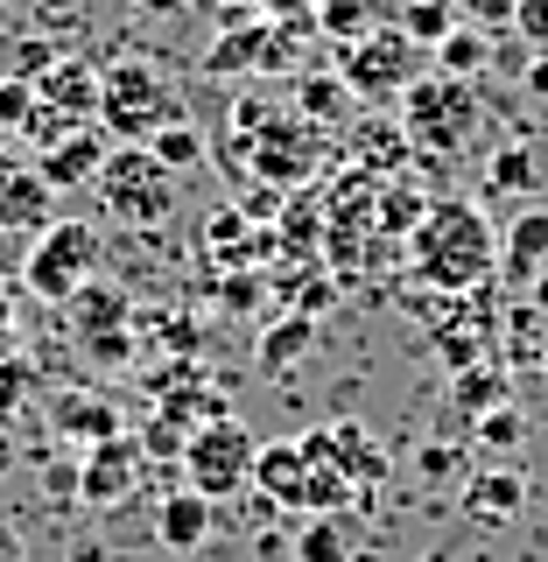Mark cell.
<instances>
[{
	"mask_svg": "<svg viewBox=\"0 0 548 562\" xmlns=\"http://www.w3.org/2000/svg\"><path fill=\"white\" fill-rule=\"evenodd\" d=\"M409 260L415 281H429L444 295H471L485 274H500V239H492V218L471 198H436L409 233Z\"/></svg>",
	"mask_w": 548,
	"mask_h": 562,
	"instance_id": "cell-1",
	"label": "cell"
},
{
	"mask_svg": "<svg viewBox=\"0 0 548 562\" xmlns=\"http://www.w3.org/2000/svg\"><path fill=\"white\" fill-rule=\"evenodd\" d=\"M169 120H176V99H169L163 70L148 57H120V64L99 70V127H105V140L120 134L127 148H148Z\"/></svg>",
	"mask_w": 548,
	"mask_h": 562,
	"instance_id": "cell-2",
	"label": "cell"
},
{
	"mask_svg": "<svg viewBox=\"0 0 548 562\" xmlns=\"http://www.w3.org/2000/svg\"><path fill=\"white\" fill-rule=\"evenodd\" d=\"M422 64H429V57H422V49H415V43H409V35H401L394 22H387V29L359 35V43L345 49L338 78L351 85V99H359V105H401V99H409L422 78H429Z\"/></svg>",
	"mask_w": 548,
	"mask_h": 562,
	"instance_id": "cell-3",
	"label": "cell"
},
{
	"mask_svg": "<svg viewBox=\"0 0 548 562\" xmlns=\"http://www.w3.org/2000/svg\"><path fill=\"white\" fill-rule=\"evenodd\" d=\"M233 134H246V162L281 190H295L316 169V127H303L295 113H268L260 99H239L233 105Z\"/></svg>",
	"mask_w": 548,
	"mask_h": 562,
	"instance_id": "cell-4",
	"label": "cell"
},
{
	"mask_svg": "<svg viewBox=\"0 0 548 562\" xmlns=\"http://www.w3.org/2000/svg\"><path fill=\"white\" fill-rule=\"evenodd\" d=\"M254 457H260V443H254V429H246V422H233V415L198 422V429H190V443H183L190 492L211 499V506L233 499L239 485H254Z\"/></svg>",
	"mask_w": 548,
	"mask_h": 562,
	"instance_id": "cell-5",
	"label": "cell"
},
{
	"mask_svg": "<svg viewBox=\"0 0 548 562\" xmlns=\"http://www.w3.org/2000/svg\"><path fill=\"white\" fill-rule=\"evenodd\" d=\"M92 268H99V225L49 218L43 239H35L29 260H22V281H29V295H43V303H70V295L92 281Z\"/></svg>",
	"mask_w": 548,
	"mask_h": 562,
	"instance_id": "cell-6",
	"label": "cell"
},
{
	"mask_svg": "<svg viewBox=\"0 0 548 562\" xmlns=\"http://www.w3.org/2000/svg\"><path fill=\"white\" fill-rule=\"evenodd\" d=\"M401 127H409L415 148H429V155H457L471 134H479V92L471 85H457V78H422L409 99H401Z\"/></svg>",
	"mask_w": 548,
	"mask_h": 562,
	"instance_id": "cell-7",
	"label": "cell"
},
{
	"mask_svg": "<svg viewBox=\"0 0 548 562\" xmlns=\"http://www.w3.org/2000/svg\"><path fill=\"white\" fill-rule=\"evenodd\" d=\"M99 204L127 225H169L176 211V176L148 148H113L99 169Z\"/></svg>",
	"mask_w": 548,
	"mask_h": 562,
	"instance_id": "cell-8",
	"label": "cell"
},
{
	"mask_svg": "<svg viewBox=\"0 0 548 562\" xmlns=\"http://www.w3.org/2000/svg\"><path fill=\"white\" fill-rule=\"evenodd\" d=\"M141 485V436H105L78 464V499L85 506H120Z\"/></svg>",
	"mask_w": 548,
	"mask_h": 562,
	"instance_id": "cell-9",
	"label": "cell"
},
{
	"mask_svg": "<svg viewBox=\"0 0 548 562\" xmlns=\"http://www.w3.org/2000/svg\"><path fill=\"white\" fill-rule=\"evenodd\" d=\"M35 105L57 113L64 127H92L99 120V70L85 57H57L43 78H35Z\"/></svg>",
	"mask_w": 548,
	"mask_h": 562,
	"instance_id": "cell-10",
	"label": "cell"
},
{
	"mask_svg": "<svg viewBox=\"0 0 548 562\" xmlns=\"http://www.w3.org/2000/svg\"><path fill=\"white\" fill-rule=\"evenodd\" d=\"M105 155H113V140H105V127L92 120V127H70V134L49 140V148L35 155V169H43L49 190H78V183H99Z\"/></svg>",
	"mask_w": 548,
	"mask_h": 562,
	"instance_id": "cell-11",
	"label": "cell"
},
{
	"mask_svg": "<svg viewBox=\"0 0 548 562\" xmlns=\"http://www.w3.org/2000/svg\"><path fill=\"white\" fill-rule=\"evenodd\" d=\"M49 204H57V190L43 183V169L29 155H0V233L49 225Z\"/></svg>",
	"mask_w": 548,
	"mask_h": 562,
	"instance_id": "cell-12",
	"label": "cell"
},
{
	"mask_svg": "<svg viewBox=\"0 0 548 562\" xmlns=\"http://www.w3.org/2000/svg\"><path fill=\"white\" fill-rule=\"evenodd\" d=\"M457 506H465V520L506 527L527 506V479H521V471H471V479L457 485Z\"/></svg>",
	"mask_w": 548,
	"mask_h": 562,
	"instance_id": "cell-13",
	"label": "cell"
},
{
	"mask_svg": "<svg viewBox=\"0 0 548 562\" xmlns=\"http://www.w3.org/2000/svg\"><path fill=\"white\" fill-rule=\"evenodd\" d=\"M295 120H303V127H351V120H359V99H351V85L338 70H303V78H295Z\"/></svg>",
	"mask_w": 548,
	"mask_h": 562,
	"instance_id": "cell-14",
	"label": "cell"
},
{
	"mask_svg": "<svg viewBox=\"0 0 548 562\" xmlns=\"http://www.w3.org/2000/svg\"><path fill=\"white\" fill-rule=\"evenodd\" d=\"M548 268V211H521L514 225H506V239H500V281H514V289H527Z\"/></svg>",
	"mask_w": 548,
	"mask_h": 562,
	"instance_id": "cell-15",
	"label": "cell"
},
{
	"mask_svg": "<svg viewBox=\"0 0 548 562\" xmlns=\"http://www.w3.org/2000/svg\"><path fill=\"white\" fill-rule=\"evenodd\" d=\"M324 436H331V464L351 479V492H359V485L373 492L387 479V450H380V436L366 429V422H331Z\"/></svg>",
	"mask_w": 548,
	"mask_h": 562,
	"instance_id": "cell-16",
	"label": "cell"
},
{
	"mask_svg": "<svg viewBox=\"0 0 548 562\" xmlns=\"http://www.w3.org/2000/svg\"><path fill=\"white\" fill-rule=\"evenodd\" d=\"M155 541H163L169 555H198L211 541V499H198V492H169V499L155 506Z\"/></svg>",
	"mask_w": 548,
	"mask_h": 562,
	"instance_id": "cell-17",
	"label": "cell"
},
{
	"mask_svg": "<svg viewBox=\"0 0 548 562\" xmlns=\"http://www.w3.org/2000/svg\"><path fill=\"white\" fill-rule=\"evenodd\" d=\"M254 492L268 506L303 514V450H295V443H260V457H254Z\"/></svg>",
	"mask_w": 548,
	"mask_h": 562,
	"instance_id": "cell-18",
	"label": "cell"
},
{
	"mask_svg": "<svg viewBox=\"0 0 548 562\" xmlns=\"http://www.w3.org/2000/svg\"><path fill=\"white\" fill-rule=\"evenodd\" d=\"M268 43H275V29H260V22H246V29H225L219 43L204 49V70H211V78H239V70H268Z\"/></svg>",
	"mask_w": 548,
	"mask_h": 562,
	"instance_id": "cell-19",
	"label": "cell"
},
{
	"mask_svg": "<svg viewBox=\"0 0 548 562\" xmlns=\"http://www.w3.org/2000/svg\"><path fill=\"white\" fill-rule=\"evenodd\" d=\"M436 57V78H457V85H471V78H485L492 70V35H479L471 22H457L444 43L429 49Z\"/></svg>",
	"mask_w": 548,
	"mask_h": 562,
	"instance_id": "cell-20",
	"label": "cell"
},
{
	"mask_svg": "<svg viewBox=\"0 0 548 562\" xmlns=\"http://www.w3.org/2000/svg\"><path fill=\"white\" fill-rule=\"evenodd\" d=\"M514 401V386H506V373L500 366H471V373H450V415H465V422H479V415H492V408H506Z\"/></svg>",
	"mask_w": 548,
	"mask_h": 562,
	"instance_id": "cell-21",
	"label": "cell"
},
{
	"mask_svg": "<svg viewBox=\"0 0 548 562\" xmlns=\"http://www.w3.org/2000/svg\"><path fill=\"white\" fill-rule=\"evenodd\" d=\"M359 162L366 169H409V155H415V140H409V127H401L394 113H366L359 120Z\"/></svg>",
	"mask_w": 548,
	"mask_h": 562,
	"instance_id": "cell-22",
	"label": "cell"
},
{
	"mask_svg": "<svg viewBox=\"0 0 548 562\" xmlns=\"http://www.w3.org/2000/svg\"><path fill=\"white\" fill-rule=\"evenodd\" d=\"M64 310L78 316V330H85V338H105V330H127V295H120L113 281H99V274L85 281V289L70 295Z\"/></svg>",
	"mask_w": 548,
	"mask_h": 562,
	"instance_id": "cell-23",
	"label": "cell"
},
{
	"mask_svg": "<svg viewBox=\"0 0 548 562\" xmlns=\"http://www.w3.org/2000/svg\"><path fill=\"white\" fill-rule=\"evenodd\" d=\"M57 429L78 436V443H105V436H120V408L105 394H64L57 401Z\"/></svg>",
	"mask_w": 548,
	"mask_h": 562,
	"instance_id": "cell-24",
	"label": "cell"
},
{
	"mask_svg": "<svg viewBox=\"0 0 548 562\" xmlns=\"http://www.w3.org/2000/svg\"><path fill=\"white\" fill-rule=\"evenodd\" d=\"M541 176H548V169H541V155L527 148V140H506V148L492 155V169H485V190H492V198H527Z\"/></svg>",
	"mask_w": 548,
	"mask_h": 562,
	"instance_id": "cell-25",
	"label": "cell"
},
{
	"mask_svg": "<svg viewBox=\"0 0 548 562\" xmlns=\"http://www.w3.org/2000/svg\"><path fill=\"white\" fill-rule=\"evenodd\" d=\"M295 562H351V527L345 514H310L295 535Z\"/></svg>",
	"mask_w": 548,
	"mask_h": 562,
	"instance_id": "cell-26",
	"label": "cell"
},
{
	"mask_svg": "<svg viewBox=\"0 0 548 562\" xmlns=\"http://www.w3.org/2000/svg\"><path fill=\"white\" fill-rule=\"evenodd\" d=\"M401 35H409L415 49H436L444 35L457 29V0H401Z\"/></svg>",
	"mask_w": 548,
	"mask_h": 562,
	"instance_id": "cell-27",
	"label": "cell"
},
{
	"mask_svg": "<svg viewBox=\"0 0 548 562\" xmlns=\"http://www.w3.org/2000/svg\"><path fill=\"white\" fill-rule=\"evenodd\" d=\"M422 211H429V198H422L415 183H387L380 198H373V225H380V233H394V239H409L415 225H422Z\"/></svg>",
	"mask_w": 548,
	"mask_h": 562,
	"instance_id": "cell-28",
	"label": "cell"
},
{
	"mask_svg": "<svg viewBox=\"0 0 548 562\" xmlns=\"http://www.w3.org/2000/svg\"><path fill=\"white\" fill-rule=\"evenodd\" d=\"M310 345H316V324L295 310V316H281V324L268 330V345H260V366H268V373H289V366L303 359Z\"/></svg>",
	"mask_w": 548,
	"mask_h": 562,
	"instance_id": "cell-29",
	"label": "cell"
},
{
	"mask_svg": "<svg viewBox=\"0 0 548 562\" xmlns=\"http://www.w3.org/2000/svg\"><path fill=\"white\" fill-rule=\"evenodd\" d=\"M316 29L338 49H351L359 35H373V0H316Z\"/></svg>",
	"mask_w": 548,
	"mask_h": 562,
	"instance_id": "cell-30",
	"label": "cell"
},
{
	"mask_svg": "<svg viewBox=\"0 0 548 562\" xmlns=\"http://www.w3.org/2000/svg\"><path fill=\"white\" fill-rule=\"evenodd\" d=\"M436 359H444L450 373H471V366H485V330L444 324V330H436Z\"/></svg>",
	"mask_w": 548,
	"mask_h": 562,
	"instance_id": "cell-31",
	"label": "cell"
},
{
	"mask_svg": "<svg viewBox=\"0 0 548 562\" xmlns=\"http://www.w3.org/2000/svg\"><path fill=\"white\" fill-rule=\"evenodd\" d=\"M415 471H422V485H465L471 479V457H465V443H422Z\"/></svg>",
	"mask_w": 548,
	"mask_h": 562,
	"instance_id": "cell-32",
	"label": "cell"
},
{
	"mask_svg": "<svg viewBox=\"0 0 548 562\" xmlns=\"http://www.w3.org/2000/svg\"><path fill=\"white\" fill-rule=\"evenodd\" d=\"M148 155H155V162H163V169L176 176V169H190V162H204V140H198V134H190V127H183V120H169V127H163V134H155V140H148Z\"/></svg>",
	"mask_w": 548,
	"mask_h": 562,
	"instance_id": "cell-33",
	"label": "cell"
},
{
	"mask_svg": "<svg viewBox=\"0 0 548 562\" xmlns=\"http://www.w3.org/2000/svg\"><path fill=\"white\" fill-rule=\"evenodd\" d=\"M527 436V415L506 401V408H492V415H479V450H514Z\"/></svg>",
	"mask_w": 548,
	"mask_h": 562,
	"instance_id": "cell-34",
	"label": "cell"
},
{
	"mask_svg": "<svg viewBox=\"0 0 548 562\" xmlns=\"http://www.w3.org/2000/svg\"><path fill=\"white\" fill-rule=\"evenodd\" d=\"M49 64H57V43H43V35H22V43H14V57H8L14 85H35Z\"/></svg>",
	"mask_w": 548,
	"mask_h": 562,
	"instance_id": "cell-35",
	"label": "cell"
},
{
	"mask_svg": "<svg viewBox=\"0 0 548 562\" xmlns=\"http://www.w3.org/2000/svg\"><path fill=\"white\" fill-rule=\"evenodd\" d=\"M324 204H289V218H281V246H295V254H303V246H316L324 239Z\"/></svg>",
	"mask_w": 548,
	"mask_h": 562,
	"instance_id": "cell-36",
	"label": "cell"
},
{
	"mask_svg": "<svg viewBox=\"0 0 548 562\" xmlns=\"http://www.w3.org/2000/svg\"><path fill=\"white\" fill-rule=\"evenodd\" d=\"M514 8L521 0H457V14H465L479 35H500V29H514Z\"/></svg>",
	"mask_w": 548,
	"mask_h": 562,
	"instance_id": "cell-37",
	"label": "cell"
},
{
	"mask_svg": "<svg viewBox=\"0 0 548 562\" xmlns=\"http://www.w3.org/2000/svg\"><path fill=\"white\" fill-rule=\"evenodd\" d=\"M29 386H35V373H29L22 359H8V351H0V422H8V415L29 401Z\"/></svg>",
	"mask_w": 548,
	"mask_h": 562,
	"instance_id": "cell-38",
	"label": "cell"
},
{
	"mask_svg": "<svg viewBox=\"0 0 548 562\" xmlns=\"http://www.w3.org/2000/svg\"><path fill=\"white\" fill-rule=\"evenodd\" d=\"M29 120H35V85L0 78V127H29Z\"/></svg>",
	"mask_w": 548,
	"mask_h": 562,
	"instance_id": "cell-39",
	"label": "cell"
},
{
	"mask_svg": "<svg viewBox=\"0 0 548 562\" xmlns=\"http://www.w3.org/2000/svg\"><path fill=\"white\" fill-rule=\"evenodd\" d=\"M514 35L548 57V0H521V8H514Z\"/></svg>",
	"mask_w": 548,
	"mask_h": 562,
	"instance_id": "cell-40",
	"label": "cell"
},
{
	"mask_svg": "<svg viewBox=\"0 0 548 562\" xmlns=\"http://www.w3.org/2000/svg\"><path fill=\"white\" fill-rule=\"evenodd\" d=\"M211 246H219V254H246V218L239 211H219V218H211Z\"/></svg>",
	"mask_w": 548,
	"mask_h": 562,
	"instance_id": "cell-41",
	"label": "cell"
},
{
	"mask_svg": "<svg viewBox=\"0 0 548 562\" xmlns=\"http://www.w3.org/2000/svg\"><path fill=\"white\" fill-rule=\"evenodd\" d=\"M254 295H260V289H246V274H225L219 303H225V310H254Z\"/></svg>",
	"mask_w": 548,
	"mask_h": 562,
	"instance_id": "cell-42",
	"label": "cell"
},
{
	"mask_svg": "<svg viewBox=\"0 0 548 562\" xmlns=\"http://www.w3.org/2000/svg\"><path fill=\"white\" fill-rule=\"evenodd\" d=\"M0 562H29V549H22V535H14V527H0Z\"/></svg>",
	"mask_w": 548,
	"mask_h": 562,
	"instance_id": "cell-43",
	"label": "cell"
},
{
	"mask_svg": "<svg viewBox=\"0 0 548 562\" xmlns=\"http://www.w3.org/2000/svg\"><path fill=\"white\" fill-rule=\"evenodd\" d=\"M527 92L548 99V57H541V64H527Z\"/></svg>",
	"mask_w": 548,
	"mask_h": 562,
	"instance_id": "cell-44",
	"label": "cell"
},
{
	"mask_svg": "<svg viewBox=\"0 0 548 562\" xmlns=\"http://www.w3.org/2000/svg\"><path fill=\"white\" fill-rule=\"evenodd\" d=\"M527 289H535V310H541V316H548V268H541V274H535V281H527Z\"/></svg>",
	"mask_w": 548,
	"mask_h": 562,
	"instance_id": "cell-45",
	"label": "cell"
},
{
	"mask_svg": "<svg viewBox=\"0 0 548 562\" xmlns=\"http://www.w3.org/2000/svg\"><path fill=\"white\" fill-rule=\"evenodd\" d=\"M14 464V443H8V436H0V471H8Z\"/></svg>",
	"mask_w": 548,
	"mask_h": 562,
	"instance_id": "cell-46",
	"label": "cell"
},
{
	"mask_svg": "<svg viewBox=\"0 0 548 562\" xmlns=\"http://www.w3.org/2000/svg\"><path fill=\"white\" fill-rule=\"evenodd\" d=\"M0 254H8V233H0Z\"/></svg>",
	"mask_w": 548,
	"mask_h": 562,
	"instance_id": "cell-47",
	"label": "cell"
}]
</instances>
